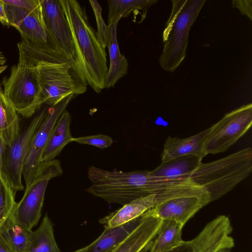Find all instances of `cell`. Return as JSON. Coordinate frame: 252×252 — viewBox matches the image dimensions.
I'll list each match as a JSON object with an SVG mask.
<instances>
[{"label": "cell", "mask_w": 252, "mask_h": 252, "mask_svg": "<svg viewBox=\"0 0 252 252\" xmlns=\"http://www.w3.org/2000/svg\"><path fill=\"white\" fill-rule=\"evenodd\" d=\"M69 28L77 69L96 93L104 89L107 74L106 53L89 23L85 7L76 0H58Z\"/></svg>", "instance_id": "6da1fadb"}, {"label": "cell", "mask_w": 252, "mask_h": 252, "mask_svg": "<svg viewBox=\"0 0 252 252\" xmlns=\"http://www.w3.org/2000/svg\"><path fill=\"white\" fill-rule=\"evenodd\" d=\"M88 176L92 185L87 191L109 203L124 205L150 194L158 195L177 186L153 176L150 171L123 172L90 167Z\"/></svg>", "instance_id": "7a4b0ae2"}, {"label": "cell", "mask_w": 252, "mask_h": 252, "mask_svg": "<svg viewBox=\"0 0 252 252\" xmlns=\"http://www.w3.org/2000/svg\"><path fill=\"white\" fill-rule=\"evenodd\" d=\"M252 171V149L249 147L210 162H201L190 180L205 190L212 202L232 190Z\"/></svg>", "instance_id": "3957f363"}, {"label": "cell", "mask_w": 252, "mask_h": 252, "mask_svg": "<svg viewBox=\"0 0 252 252\" xmlns=\"http://www.w3.org/2000/svg\"><path fill=\"white\" fill-rule=\"evenodd\" d=\"M206 2L171 0V11L162 32L163 47L159 59L163 70L175 71L186 58L190 30Z\"/></svg>", "instance_id": "277c9868"}, {"label": "cell", "mask_w": 252, "mask_h": 252, "mask_svg": "<svg viewBox=\"0 0 252 252\" xmlns=\"http://www.w3.org/2000/svg\"><path fill=\"white\" fill-rule=\"evenodd\" d=\"M30 63L35 67L44 104L53 106L71 94L77 95L87 90L88 84L75 63Z\"/></svg>", "instance_id": "5b68a950"}, {"label": "cell", "mask_w": 252, "mask_h": 252, "mask_svg": "<svg viewBox=\"0 0 252 252\" xmlns=\"http://www.w3.org/2000/svg\"><path fill=\"white\" fill-rule=\"evenodd\" d=\"M3 84L4 95L25 118L32 116L44 104L35 67L22 57Z\"/></svg>", "instance_id": "8992f818"}, {"label": "cell", "mask_w": 252, "mask_h": 252, "mask_svg": "<svg viewBox=\"0 0 252 252\" xmlns=\"http://www.w3.org/2000/svg\"><path fill=\"white\" fill-rule=\"evenodd\" d=\"M209 194L195 185L168 190L156 196L152 208L161 220H174L184 226L201 209L210 203Z\"/></svg>", "instance_id": "52a82bcc"}, {"label": "cell", "mask_w": 252, "mask_h": 252, "mask_svg": "<svg viewBox=\"0 0 252 252\" xmlns=\"http://www.w3.org/2000/svg\"><path fill=\"white\" fill-rule=\"evenodd\" d=\"M63 174L57 159L41 162L31 183L26 187L21 200L16 203L13 214L18 222L30 229L36 226L42 214L44 196L49 181Z\"/></svg>", "instance_id": "ba28073f"}, {"label": "cell", "mask_w": 252, "mask_h": 252, "mask_svg": "<svg viewBox=\"0 0 252 252\" xmlns=\"http://www.w3.org/2000/svg\"><path fill=\"white\" fill-rule=\"evenodd\" d=\"M252 124V103L225 114L211 127L204 146L205 155L225 152L248 131Z\"/></svg>", "instance_id": "9c48e42d"}, {"label": "cell", "mask_w": 252, "mask_h": 252, "mask_svg": "<svg viewBox=\"0 0 252 252\" xmlns=\"http://www.w3.org/2000/svg\"><path fill=\"white\" fill-rule=\"evenodd\" d=\"M4 5L9 26L19 31L22 40L65 54L46 28L42 6L35 10H30Z\"/></svg>", "instance_id": "30bf717a"}, {"label": "cell", "mask_w": 252, "mask_h": 252, "mask_svg": "<svg viewBox=\"0 0 252 252\" xmlns=\"http://www.w3.org/2000/svg\"><path fill=\"white\" fill-rule=\"evenodd\" d=\"M48 108L45 106L20 132L4 154L2 173L15 193L24 189L22 177L24 161L32 137L43 121Z\"/></svg>", "instance_id": "8fae6325"}, {"label": "cell", "mask_w": 252, "mask_h": 252, "mask_svg": "<svg viewBox=\"0 0 252 252\" xmlns=\"http://www.w3.org/2000/svg\"><path fill=\"white\" fill-rule=\"evenodd\" d=\"M76 96L71 94L56 105L48 108L43 121L32 137L24 161L23 176L26 187L31 183L41 163L42 154L58 119Z\"/></svg>", "instance_id": "7c38bea8"}, {"label": "cell", "mask_w": 252, "mask_h": 252, "mask_svg": "<svg viewBox=\"0 0 252 252\" xmlns=\"http://www.w3.org/2000/svg\"><path fill=\"white\" fill-rule=\"evenodd\" d=\"M233 228L228 217L220 215L208 222L192 240L191 252H217L224 248H233Z\"/></svg>", "instance_id": "4fadbf2b"}, {"label": "cell", "mask_w": 252, "mask_h": 252, "mask_svg": "<svg viewBox=\"0 0 252 252\" xmlns=\"http://www.w3.org/2000/svg\"><path fill=\"white\" fill-rule=\"evenodd\" d=\"M41 3L47 30L66 55L74 61L70 31L58 0H42Z\"/></svg>", "instance_id": "5bb4252c"}, {"label": "cell", "mask_w": 252, "mask_h": 252, "mask_svg": "<svg viewBox=\"0 0 252 252\" xmlns=\"http://www.w3.org/2000/svg\"><path fill=\"white\" fill-rule=\"evenodd\" d=\"M152 209L141 217L140 222L123 241L108 252H141L148 250L161 223Z\"/></svg>", "instance_id": "9a60e30c"}, {"label": "cell", "mask_w": 252, "mask_h": 252, "mask_svg": "<svg viewBox=\"0 0 252 252\" xmlns=\"http://www.w3.org/2000/svg\"><path fill=\"white\" fill-rule=\"evenodd\" d=\"M202 158L193 155L175 158L161 162L150 173L159 180L175 186L194 185L190 181V176L202 162Z\"/></svg>", "instance_id": "2e32d148"}, {"label": "cell", "mask_w": 252, "mask_h": 252, "mask_svg": "<svg viewBox=\"0 0 252 252\" xmlns=\"http://www.w3.org/2000/svg\"><path fill=\"white\" fill-rule=\"evenodd\" d=\"M210 130L211 127L195 135L184 138L168 136L163 146L161 162L190 155L203 158L206 156L204 146Z\"/></svg>", "instance_id": "e0dca14e"}, {"label": "cell", "mask_w": 252, "mask_h": 252, "mask_svg": "<svg viewBox=\"0 0 252 252\" xmlns=\"http://www.w3.org/2000/svg\"><path fill=\"white\" fill-rule=\"evenodd\" d=\"M118 23L107 25L106 32V46L108 48L110 64L104 83V88H113L119 80L127 74L128 63L119 48L117 40Z\"/></svg>", "instance_id": "ac0fdd59"}, {"label": "cell", "mask_w": 252, "mask_h": 252, "mask_svg": "<svg viewBox=\"0 0 252 252\" xmlns=\"http://www.w3.org/2000/svg\"><path fill=\"white\" fill-rule=\"evenodd\" d=\"M156 195L150 194L133 200L99 221L105 228H111L138 218L154 207Z\"/></svg>", "instance_id": "d6986e66"}, {"label": "cell", "mask_w": 252, "mask_h": 252, "mask_svg": "<svg viewBox=\"0 0 252 252\" xmlns=\"http://www.w3.org/2000/svg\"><path fill=\"white\" fill-rule=\"evenodd\" d=\"M71 116L64 110L58 119L41 157V162L55 159L73 138L70 132Z\"/></svg>", "instance_id": "ffe728a7"}, {"label": "cell", "mask_w": 252, "mask_h": 252, "mask_svg": "<svg viewBox=\"0 0 252 252\" xmlns=\"http://www.w3.org/2000/svg\"><path fill=\"white\" fill-rule=\"evenodd\" d=\"M158 2L157 0H109L108 25L118 23L122 18L131 15L133 16V22L137 23L138 16L142 22L150 7Z\"/></svg>", "instance_id": "44dd1931"}, {"label": "cell", "mask_w": 252, "mask_h": 252, "mask_svg": "<svg viewBox=\"0 0 252 252\" xmlns=\"http://www.w3.org/2000/svg\"><path fill=\"white\" fill-rule=\"evenodd\" d=\"M142 216L123 225L105 228L100 236L88 245L86 252H109L130 235L140 222Z\"/></svg>", "instance_id": "7402d4cb"}, {"label": "cell", "mask_w": 252, "mask_h": 252, "mask_svg": "<svg viewBox=\"0 0 252 252\" xmlns=\"http://www.w3.org/2000/svg\"><path fill=\"white\" fill-rule=\"evenodd\" d=\"M32 231L17 221L13 210L0 227V236L14 252H27Z\"/></svg>", "instance_id": "603a6c76"}, {"label": "cell", "mask_w": 252, "mask_h": 252, "mask_svg": "<svg viewBox=\"0 0 252 252\" xmlns=\"http://www.w3.org/2000/svg\"><path fill=\"white\" fill-rule=\"evenodd\" d=\"M17 114L0 85V135L6 148L10 146L20 133Z\"/></svg>", "instance_id": "cb8c5ba5"}, {"label": "cell", "mask_w": 252, "mask_h": 252, "mask_svg": "<svg viewBox=\"0 0 252 252\" xmlns=\"http://www.w3.org/2000/svg\"><path fill=\"white\" fill-rule=\"evenodd\" d=\"M184 226L172 220H162L149 252H164L180 245Z\"/></svg>", "instance_id": "d4e9b609"}, {"label": "cell", "mask_w": 252, "mask_h": 252, "mask_svg": "<svg viewBox=\"0 0 252 252\" xmlns=\"http://www.w3.org/2000/svg\"><path fill=\"white\" fill-rule=\"evenodd\" d=\"M27 252H61L55 238L53 224L47 214L38 228L32 231Z\"/></svg>", "instance_id": "484cf974"}, {"label": "cell", "mask_w": 252, "mask_h": 252, "mask_svg": "<svg viewBox=\"0 0 252 252\" xmlns=\"http://www.w3.org/2000/svg\"><path fill=\"white\" fill-rule=\"evenodd\" d=\"M15 193L6 178L0 171V227L13 211L16 204Z\"/></svg>", "instance_id": "4316f807"}, {"label": "cell", "mask_w": 252, "mask_h": 252, "mask_svg": "<svg viewBox=\"0 0 252 252\" xmlns=\"http://www.w3.org/2000/svg\"><path fill=\"white\" fill-rule=\"evenodd\" d=\"M89 2L93 10L96 25L97 31L96 32L98 41L101 45L105 48L106 46V32L107 25H106L102 16V8L97 0H90Z\"/></svg>", "instance_id": "83f0119b"}, {"label": "cell", "mask_w": 252, "mask_h": 252, "mask_svg": "<svg viewBox=\"0 0 252 252\" xmlns=\"http://www.w3.org/2000/svg\"><path fill=\"white\" fill-rule=\"evenodd\" d=\"M72 141L80 144L92 145L100 149L109 147L113 142L111 137L101 134L76 138L73 137Z\"/></svg>", "instance_id": "f1b7e54d"}, {"label": "cell", "mask_w": 252, "mask_h": 252, "mask_svg": "<svg viewBox=\"0 0 252 252\" xmlns=\"http://www.w3.org/2000/svg\"><path fill=\"white\" fill-rule=\"evenodd\" d=\"M5 4L19 7L30 10L41 7L40 0H2Z\"/></svg>", "instance_id": "f546056e"}, {"label": "cell", "mask_w": 252, "mask_h": 252, "mask_svg": "<svg viewBox=\"0 0 252 252\" xmlns=\"http://www.w3.org/2000/svg\"><path fill=\"white\" fill-rule=\"evenodd\" d=\"M252 3L251 0H234L232 2V7L237 8L242 14L246 15L252 20Z\"/></svg>", "instance_id": "4dcf8cb0"}, {"label": "cell", "mask_w": 252, "mask_h": 252, "mask_svg": "<svg viewBox=\"0 0 252 252\" xmlns=\"http://www.w3.org/2000/svg\"><path fill=\"white\" fill-rule=\"evenodd\" d=\"M192 249V240L183 241L180 245L164 252H191Z\"/></svg>", "instance_id": "1f68e13d"}, {"label": "cell", "mask_w": 252, "mask_h": 252, "mask_svg": "<svg viewBox=\"0 0 252 252\" xmlns=\"http://www.w3.org/2000/svg\"><path fill=\"white\" fill-rule=\"evenodd\" d=\"M0 22L4 26H9L5 5L2 0H0Z\"/></svg>", "instance_id": "d6a6232c"}, {"label": "cell", "mask_w": 252, "mask_h": 252, "mask_svg": "<svg viewBox=\"0 0 252 252\" xmlns=\"http://www.w3.org/2000/svg\"><path fill=\"white\" fill-rule=\"evenodd\" d=\"M6 147L2 137L0 135V171L2 172L4 158Z\"/></svg>", "instance_id": "836d02e7"}, {"label": "cell", "mask_w": 252, "mask_h": 252, "mask_svg": "<svg viewBox=\"0 0 252 252\" xmlns=\"http://www.w3.org/2000/svg\"><path fill=\"white\" fill-rule=\"evenodd\" d=\"M0 252H14L0 235Z\"/></svg>", "instance_id": "e575fe53"}, {"label": "cell", "mask_w": 252, "mask_h": 252, "mask_svg": "<svg viewBox=\"0 0 252 252\" xmlns=\"http://www.w3.org/2000/svg\"><path fill=\"white\" fill-rule=\"evenodd\" d=\"M5 59L3 55L0 52V74L7 68V65H4Z\"/></svg>", "instance_id": "d590c367"}, {"label": "cell", "mask_w": 252, "mask_h": 252, "mask_svg": "<svg viewBox=\"0 0 252 252\" xmlns=\"http://www.w3.org/2000/svg\"><path fill=\"white\" fill-rule=\"evenodd\" d=\"M88 248V245L85 246V247L80 248L77 250H76L73 252H86Z\"/></svg>", "instance_id": "8d00e7d4"}, {"label": "cell", "mask_w": 252, "mask_h": 252, "mask_svg": "<svg viewBox=\"0 0 252 252\" xmlns=\"http://www.w3.org/2000/svg\"><path fill=\"white\" fill-rule=\"evenodd\" d=\"M232 248H224L219 250L217 252H230Z\"/></svg>", "instance_id": "74e56055"}, {"label": "cell", "mask_w": 252, "mask_h": 252, "mask_svg": "<svg viewBox=\"0 0 252 252\" xmlns=\"http://www.w3.org/2000/svg\"><path fill=\"white\" fill-rule=\"evenodd\" d=\"M148 250H145L143 251H142V252H147Z\"/></svg>", "instance_id": "f35d334b"}]
</instances>
